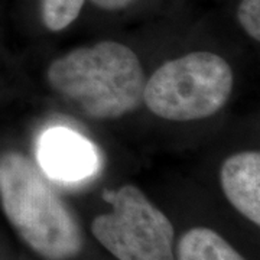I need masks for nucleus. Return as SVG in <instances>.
<instances>
[{
  "instance_id": "f257e3e1",
  "label": "nucleus",
  "mask_w": 260,
  "mask_h": 260,
  "mask_svg": "<svg viewBox=\"0 0 260 260\" xmlns=\"http://www.w3.org/2000/svg\"><path fill=\"white\" fill-rule=\"evenodd\" d=\"M49 87L94 120L120 119L143 104L146 75L129 47L102 41L73 49L47 70Z\"/></svg>"
},
{
  "instance_id": "f03ea898",
  "label": "nucleus",
  "mask_w": 260,
  "mask_h": 260,
  "mask_svg": "<svg viewBox=\"0 0 260 260\" xmlns=\"http://www.w3.org/2000/svg\"><path fill=\"white\" fill-rule=\"evenodd\" d=\"M0 201L22 240L48 260H67L83 250L78 221L41 174L19 152L0 156Z\"/></svg>"
},
{
  "instance_id": "7ed1b4c3",
  "label": "nucleus",
  "mask_w": 260,
  "mask_h": 260,
  "mask_svg": "<svg viewBox=\"0 0 260 260\" xmlns=\"http://www.w3.org/2000/svg\"><path fill=\"white\" fill-rule=\"evenodd\" d=\"M233 87L234 74L223 56L195 51L160 65L146 81L143 103L165 120H203L223 109Z\"/></svg>"
},
{
  "instance_id": "20e7f679",
  "label": "nucleus",
  "mask_w": 260,
  "mask_h": 260,
  "mask_svg": "<svg viewBox=\"0 0 260 260\" xmlns=\"http://www.w3.org/2000/svg\"><path fill=\"white\" fill-rule=\"evenodd\" d=\"M113 211L94 218V237L119 260H175L174 225L135 185L106 191Z\"/></svg>"
},
{
  "instance_id": "39448f33",
  "label": "nucleus",
  "mask_w": 260,
  "mask_h": 260,
  "mask_svg": "<svg viewBox=\"0 0 260 260\" xmlns=\"http://www.w3.org/2000/svg\"><path fill=\"white\" fill-rule=\"evenodd\" d=\"M38 159L49 177L67 182L91 175L97 164L93 145L67 129H52L42 136Z\"/></svg>"
},
{
  "instance_id": "423d86ee",
  "label": "nucleus",
  "mask_w": 260,
  "mask_h": 260,
  "mask_svg": "<svg viewBox=\"0 0 260 260\" xmlns=\"http://www.w3.org/2000/svg\"><path fill=\"white\" fill-rule=\"evenodd\" d=\"M220 182L229 203L256 225L260 224V153L239 152L224 160Z\"/></svg>"
},
{
  "instance_id": "0eeeda50",
  "label": "nucleus",
  "mask_w": 260,
  "mask_h": 260,
  "mask_svg": "<svg viewBox=\"0 0 260 260\" xmlns=\"http://www.w3.org/2000/svg\"><path fill=\"white\" fill-rule=\"evenodd\" d=\"M178 260H246L211 229L195 227L178 243Z\"/></svg>"
},
{
  "instance_id": "6e6552de",
  "label": "nucleus",
  "mask_w": 260,
  "mask_h": 260,
  "mask_svg": "<svg viewBox=\"0 0 260 260\" xmlns=\"http://www.w3.org/2000/svg\"><path fill=\"white\" fill-rule=\"evenodd\" d=\"M85 0H41V16L45 28L59 32L68 28L81 13Z\"/></svg>"
},
{
  "instance_id": "1a4fd4ad",
  "label": "nucleus",
  "mask_w": 260,
  "mask_h": 260,
  "mask_svg": "<svg viewBox=\"0 0 260 260\" xmlns=\"http://www.w3.org/2000/svg\"><path fill=\"white\" fill-rule=\"evenodd\" d=\"M237 19L244 32L254 41H260V0H242Z\"/></svg>"
},
{
  "instance_id": "9d476101",
  "label": "nucleus",
  "mask_w": 260,
  "mask_h": 260,
  "mask_svg": "<svg viewBox=\"0 0 260 260\" xmlns=\"http://www.w3.org/2000/svg\"><path fill=\"white\" fill-rule=\"evenodd\" d=\"M135 0H91L94 6H97L99 9L107 10V12H116L121 10L132 5Z\"/></svg>"
}]
</instances>
